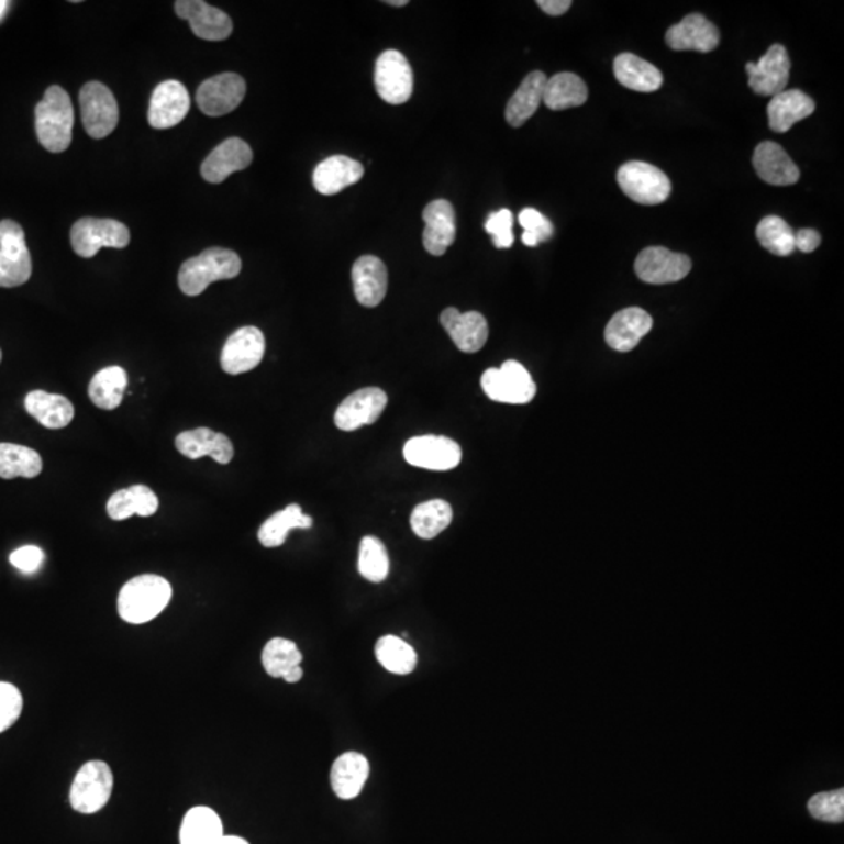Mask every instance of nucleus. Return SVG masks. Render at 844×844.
<instances>
[{
    "label": "nucleus",
    "instance_id": "nucleus-1",
    "mask_svg": "<svg viewBox=\"0 0 844 844\" xmlns=\"http://www.w3.org/2000/svg\"><path fill=\"white\" fill-rule=\"evenodd\" d=\"M171 598L173 587L165 577L143 574L121 588L118 613L129 624L151 623L169 606Z\"/></svg>",
    "mask_w": 844,
    "mask_h": 844
},
{
    "label": "nucleus",
    "instance_id": "nucleus-2",
    "mask_svg": "<svg viewBox=\"0 0 844 844\" xmlns=\"http://www.w3.org/2000/svg\"><path fill=\"white\" fill-rule=\"evenodd\" d=\"M74 109L68 92L62 87L47 88L35 109V129L41 146L52 154L68 149L73 141Z\"/></svg>",
    "mask_w": 844,
    "mask_h": 844
},
{
    "label": "nucleus",
    "instance_id": "nucleus-3",
    "mask_svg": "<svg viewBox=\"0 0 844 844\" xmlns=\"http://www.w3.org/2000/svg\"><path fill=\"white\" fill-rule=\"evenodd\" d=\"M242 268V258L236 252L210 247L180 266L179 288L187 296H199L213 281L235 279Z\"/></svg>",
    "mask_w": 844,
    "mask_h": 844
},
{
    "label": "nucleus",
    "instance_id": "nucleus-4",
    "mask_svg": "<svg viewBox=\"0 0 844 844\" xmlns=\"http://www.w3.org/2000/svg\"><path fill=\"white\" fill-rule=\"evenodd\" d=\"M114 776L110 765L102 760L87 762L70 785L69 802L77 813L101 812L113 793Z\"/></svg>",
    "mask_w": 844,
    "mask_h": 844
},
{
    "label": "nucleus",
    "instance_id": "nucleus-5",
    "mask_svg": "<svg viewBox=\"0 0 844 844\" xmlns=\"http://www.w3.org/2000/svg\"><path fill=\"white\" fill-rule=\"evenodd\" d=\"M617 180L624 195L642 206H658L671 195L668 176L649 163H625L618 169Z\"/></svg>",
    "mask_w": 844,
    "mask_h": 844
},
{
    "label": "nucleus",
    "instance_id": "nucleus-6",
    "mask_svg": "<svg viewBox=\"0 0 844 844\" xmlns=\"http://www.w3.org/2000/svg\"><path fill=\"white\" fill-rule=\"evenodd\" d=\"M32 277V257L24 229L18 222H0V288L21 287Z\"/></svg>",
    "mask_w": 844,
    "mask_h": 844
},
{
    "label": "nucleus",
    "instance_id": "nucleus-7",
    "mask_svg": "<svg viewBox=\"0 0 844 844\" xmlns=\"http://www.w3.org/2000/svg\"><path fill=\"white\" fill-rule=\"evenodd\" d=\"M129 243H131V232L127 225L120 221L84 218L70 229V244L74 252L81 258L95 257L102 247L124 249Z\"/></svg>",
    "mask_w": 844,
    "mask_h": 844
},
{
    "label": "nucleus",
    "instance_id": "nucleus-8",
    "mask_svg": "<svg viewBox=\"0 0 844 844\" xmlns=\"http://www.w3.org/2000/svg\"><path fill=\"white\" fill-rule=\"evenodd\" d=\"M81 122L85 131L95 140L109 136L120 122V107L110 88L101 81H88L79 96Z\"/></svg>",
    "mask_w": 844,
    "mask_h": 844
},
{
    "label": "nucleus",
    "instance_id": "nucleus-9",
    "mask_svg": "<svg viewBox=\"0 0 844 844\" xmlns=\"http://www.w3.org/2000/svg\"><path fill=\"white\" fill-rule=\"evenodd\" d=\"M482 390L491 401L501 403H529L535 398L536 385L521 363L509 360L501 368L484 373Z\"/></svg>",
    "mask_w": 844,
    "mask_h": 844
},
{
    "label": "nucleus",
    "instance_id": "nucleus-10",
    "mask_svg": "<svg viewBox=\"0 0 844 844\" xmlns=\"http://www.w3.org/2000/svg\"><path fill=\"white\" fill-rule=\"evenodd\" d=\"M374 85L377 95L390 106H402L413 95V70L401 52L385 51L376 62Z\"/></svg>",
    "mask_w": 844,
    "mask_h": 844
},
{
    "label": "nucleus",
    "instance_id": "nucleus-11",
    "mask_svg": "<svg viewBox=\"0 0 844 844\" xmlns=\"http://www.w3.org/2000/svg\"><path fill=\"white\" fill-rule=\"evenodd\" d=\"M403 458L417 468L451 471L460 465L462 447L447 436H414L403 446Z\"/></svg>",
    "mask_w": 844,
    "mask_h": 844
},
{
    "label": "nucleus",
    "instance_id": "nucleus-12",
    "mask_svg": "<svg viewBox=\"0 0 844 844\" xmlns=\"http://www.w3.org/2000/svg\"><path fill=\"white\" fill-rule=\"evenodd\" d=\"M246 96V81L235 73H224L203 81L196 95L199 109L207 116L218 118L238 109Z\"/></svg>",
    "mask_w": 844,
    "mask_h": 844
},
{
    "label": "nucleus",
    "instance_id": "nucleus-13",
    "mask_svg": "<svg viewBox=\"0 0 844 844\" xmlns=\"http://www.w3.org/2000/svg\"><path fill=\"white\" fill-rule=\"evenodd\" d=\"M690 271V257L662 246L647 247L635 260L636 276L651 285L674 284L685 279Z\"/></svg>",
    "mask_w": 844,
    "mask_h": 844
},
{
    "label": "nucleus",
    "instance_id": "nucleus-14",
    "mask_svg": "<svg viewBox=\"0 0 844 844\" xmlns=\"http://www.w3.org/2000/svg\"><path fill=\"white\" fill-rule=\"evenodd\" d=\"M790 57L780 44H773L758 63H747L749 88L758 96H776L785 91L790 80Z\"/></svg>",
    "mask_w": 844,
    "mask_h": 844
},
{
    "label": "nucleus",
    "instance_id": "nucleus-15",
    "mask_svg": "<svg viewBox=\"0 0 844 844\" xmlns=\"http://www.w3.org/2000/svg\"><path fill=\"white\" fill-rule=\"evenodd\" d=\"M266 342L260 329L242 327L233 332L221 352V366L231 376L257 368L265 355Z\"/></svg>",
    "mask_w": 844,
    "mask_h": 844
},
{
    "label": "nucleus",
    "instance_id": "nucleus-16",
    "mask_svg": "<svg viewBox=\"0 0 844 844\" xmlns=\"http://www.w3.org/2000/svg\"><path fill=\"white\" fill-rule=\"evenodd\" d=\"M387 403V392L377 387L352 392L336 409V427L343 432H354L363 425H371L379 420Z\"/></svg>",
    "mask_w": 844,
    "mask_h": 844
},
{
    "label": "nucleus",
    "instance_id": "nucleus-17",
    "mask_svg": "<svg viewBox=\"0 0 844 844\" xmlns=\"http://www.w3.org/2000/svg\"><path fill=\"white\" fill-rule=\"evenodd\" d=\"M190 106V95L180 81H162L152 92L147 120L157 131L176 127L187 116Z\"/></svg>",
    "mask_w": 844,
    "mask_h": 844
},
{
    "label": "nucleus",
    "instance_id": "nucleus-18",
    "mask_svg": "<svg viewBox=\"0 0 844 844\" xmlns=\"http://www.w3.org/2000/svg\"><path fill=\"white\" fill-rule=\"evenodd\" d=\"M176 13L180 20L190 22L191 31L198 38L222 41L232 35L231 16L202 0H179L176 2Z\"/></svg>",
    "mask_w": 844,
    "mask_h": 844
},
{
    "label": "nucleus",
    "instance_id": "nucleus-19",
    "mask_svg": "<svg viewBox=\"0 0 844 844\" xmlns=\"http://www.w3.org/2000/svg\"><path fill=\"white\" fill-rule=\"evenodd\" d=\"M422 220L425 222L424 233H422L425 251L433 257H442L444 252L453 246L457 235L453 203L436 199L422 211Z\"/></svg>",
    "mask_w": 844,
    "mask_h": 844
},
{
    "label": "nucleus",
    "instance_id": "nucleus-20",
    "mask_svg": "<svg viewBox=\"0 0 844 844\" xmlns=\"http://www.w3.org/2000/svg\"><path fill=\"white\" fill-rule=\"evenodd\" d=\"M666 44L674 51H698L702 54L717 49L720 44V31L702 14L685 16L679 24L666 32Z\"/></svg>",
    "mask_w": 844,
    "mask_h": 844
},
{
    "label": "nucleus",
    "instance_id": "nucleus-21",
    "mask_svg": "<svg viewBox=\"0 0 844 844\" xmlns=\"http://www.w3.org/2000/svg\"><path fill=\"white\" fill-rule=\"evenodd\" d=\"M653 316L638 307H629L613 314L606 327V342L612 349L629 352L635 349L643 336L653 329Z\"/></svg>",
    "mask_w": 844,
    "mask_h": 844
},
{
    "label": "nucleus",
    "instance_id": "nucleus-22",
    "mask_svg": "<svg viewBox=\"0 0 844 844\" xmlns=\"http://www.w3.org/2000/svg\"><path fill=\"white\" fill-rule=\"evenodd\" d=\"M444 331L453 338L455 346L466 354L479 352L488 340V322L479 312L462 313L449 307L440 316Z\"/></svg>",
    "mask_w": 844,
    "mask_h": 844
},
{
    "label": "nucleus",
    "instance_id": "nucleus-23",
    "mask_svg": "<svg viewBox=\"0 0 844 844\" xmlns=\"http://www.w3.org/2000/svg\"><path fill=\"white\" fill-rule=\"evenodd\" d=\"M355 299L363 307L374 309L384 301L388 290V271L385 263L374 255H363L352 268Z\"/></svg>",
    "mask_w": 844,
    "mask_h": 844
},
{
    "label": "nucleus",
    "instance_id": "nucleus-24",
    "mask_svg": "<svg viewBox=\"0 0 844 844\" xmlns=\"http://www.w3.org/2000/svg\"><path fill=\"white\" fill-rule=\"evenodd\" d=\"M252 160L254 154L246 141L229 138L203 160L201 174L210 184H222L233 173L246 169Z\"/></svg>",
    "mask_w": 844,
    "mask_h": 844
},
{
    "label": "nucleus",
    "instance_id": "nucleus-25",
    "mask_svg": "<svg viewBox=\"0 0 844 844\" xmlns=\"http://www.w3.org/2000/svg\"><path fill=\"white\" fill-rule=\"evenodd\" d=\"M753 163L758 177L766 184L776 185V187L795 185L801 177V171L791 160L790 155L784 151L780 144L773 143V141H765L755 147Z\"/></svg>",
    "mask_w": 844,
    "mask_h": 844
},
{
    "label": "nucleus",
    "instance_id": "nucleus-26",
    "mask_svg": "<svg viewBox=\"0 0 844 844\" xmlns=\"http://www.w3.org/2000/svg\"><path fill=\"white\" fill-rule=\"evenodd\" d=\"M176 447L181 455L191 460H199L209 455L221 465L231 463L235 454L231 440L224 433H216L207 427L181 432L176 438Z\"/></svg>",
    "mask_w": 844,
    "mask_h": 844
},
{
    "label": "nucleus",
    "instance_id": "nucleus-27",
    "mask_svg": "<svg viewBox=\"0 0 844 844\" xmlns=\"http://www.w3.org/2000/svg\"><path fill=\"white\" fill-rule=\"evenodd\" d=\"M303 655L298 644L291 640H269L263 647L262 664L266 674L273 679H284L287 684H298L303 677Z\"/></svg>",
    "mask_w": 844,
    "mask_h": 844
},
{
    "label": "nucleus",
    "instance_id": "nucleus-28",
    "mask_svg": "<svg viewBox=\"0 0 844 844\" xmlns=\"http://www.w3.org/2000/svg\"><path fill=\"white\" fill-rule=\"evenodd\" d=\"M371 766L368 758L360 753L349 751L344 753L333 762L331 771V784L333 793L343 801H351L357 798L365 788L369 779Z\"/></svg>",
    "mask_w": 844,
    "mask_h": 844
},
{
    "label": "nucleus",
    "instance_id": "nucleus-29",
    "mask_svg": "<svg viewBox=\"0 0 844 844\" xmlns=\"http://www.w3.org/2000/svg\"><path fill=\"white\" fill-rule=\"evenodd\" d=\"M365 168L346 155H332L320 163L313 173V185L324 196L338 195L362 180Z\"/></svg>",
    "mask_w": 844,
    "mask_h": 844
},
{
    "label": "nucleus",
    "instance_id": "nucleus-30",
    "mask_svg": "<svg viewBox=\"0 0 844 844\" xmlns=\"http://www.w3.org/2000/svg\"><path fill=\"white\" fill-rule=\"evenodd\" d=\"M814 102L810 96L799 90H785L774 96L768 103V122L773 132L790 131L796 122L806 120L813 114Z\"/></svg>",
    "mask_w": 844,
    "mask_h": 844
},
{
    "label": "nucleus",
    "instance_id": "nucleus-31",
    "mask_svg": "<svg viewBox=\"0 0 844 844\" xmlns=\"http://www.w3.org/2000/svg\"><path fill=\"white\" fill-rule=\"evenodd\" d=\"M24 406L31 417L51 431L65 429L74 420V406L62 395H51L43 390L31 391Z\"/></svg>",
    "mask_w": 844,
    "mask_h": 844
},
{
    "label": "nucleus",
    "instance_id": "nucleus-32",
    "mask_svg": "<svg viewBox=\"0 0 844 844\" xmlns=\"http://www.w3.org/2000/svg\"><path fill=\"white\" fill-rule=\"evenodd\" d=\"M546 81V74L542 70H533L521 81L520 88L510 98L506 109V120L512 127L524 125L540 109Z\"/></svg>",
    "mask_w": 844,
    "mask_h": 844
},
{
    "label": "nucleus",
    "instance_id": "nucleus-33",
    "mask_svg": "<svg viewBox=\"0 0 844 844\" xmlns=\"http://www.w3.org/2000/svg\"><path fill=\"white\" fill-rule=\"evenodd\" d=\"M613 73L623 87L632 91L654 92L664 85L660 69L633 54H620L614 58Z\"/></svg>",
    "mask_w": 844,
    "mask_h": 844
},
{
    "label": "nucleus",
    "instance_id": "nucleus-34",
    "mask_svg": "<svg viewBox=\"0 0 844 844\" xmlns=\"http://www.w3.org/2000/svg\"><path fill=\"white\" fill-rule=\"evenodd\" d=\"M222 836L220 814L210 807H192L181 821L180 844H218Z\"/></svg>",
    "mask_w": 844,
    "mask_h": 844
},
{
    "label": "nucleus",
    "instance_id": "nucleus-35",
    "mask_svg": "<svg viewBox=\"0 0 844 844\" xmlns=\"http://www.w3.org/2000/svg\"><path fill=\"white\" fill-rule=\"evenodd\" d=\"M588 88L579 76L573 73L555 74L544 87L543 102L549 110L562 111L584 106Z\"/></svg>",
    "mask_w": 844,
    "mask_h": 844
},
{
    "label": "nucleus",
    "instance_id": "nucleus-36",
    "mask_svg": "<svg viewBox=\"0 0 844 844\" xmlns=\"http://www.w3.org/2000/svg\"><path fill=\"white\" fill-rule=\"evenodd\" d=\"M313 525L312 517L302 513L301 506L291 503L287 509L274 513L263 523L258 531V542L265 547H279L287 542L288 533L292 529H310Z\"/></svg>",
    "mask_w": 844,
    "mask_h": 844
},
{
    "label": "nucleus",
    "instance_id": "nucleus-37",
    "mask_svg": "<svg viewBox=\"0 0 844 844\" xmlns=\"http://www.w3.org/2000/svg\"><path fill=\"white\" fill-rule=\"evenodd\" d=\"M454 512L449 502L443 499H432L414 507L410 525L422 540H432L446 531L453 523Z\"/></svg>",
    "mask_w": 844,
    "mask_h": 844
},
{
    "label": "nucleus",
    "instance_id": "nucleus-38",
    "mask_svg": "<svg viewBox=\"0 0 844 844\" xmlns=\"http://www.w3.org/2000/svg\"><path fill=\"white\" fill-rule=\"evenodd\" d=\"M127 388V374L120 366L101 369L91 379L88 395L91 402L102 410H114L121 406Z\"/></svg>",
    "mask_w": 844,
    "mask_h": 844
},
{
    "label": "nucleus",
    "instance_id": "nucleus-39",
    "mask_svg": "<svg viewBox=\"0 0 844 844\" xmlns=\"http://www.w3.org/2000/svg\"><path fill=\"white\" fill-rule=\"evenodd\" d=\"M43 471L41 455L31 447L20 444L0 443V477L11 480L16 477L33 479Z\"/></svg>",
    "mask_w": 844,
    "mask_h": 844
},
{
    "label": "nucleus",
    "instance_id": "nucleus-40",
    "mask_svg": "<svg viewBox=\"0 0 844 844\" xmlns=\"http://www.w3.org/2000/svg\"><path fill=\"white\" fill-rule=\"evenodd\" d=\"M376 658L388 673L407 676L418 665L417 651L401 636L385 635L376 644Z\"/></svg>",
    "mask_w": 844,
    "mask_h": 844
},
{
    "label": "nucleus",
    "instance_id": "nucleus-41",
    "mask_svg": "<svg viewBox=\"0 0 844 844\" xmlns=\"http://www.w3.org/2000/svg\"><path fill=\"white\" fill-rule=\"evenodd\" d=\"M358 573L368 582L380 584L387 580L390 573V558L387 547L376 536H365L358 549Z\"/></svg>",
    "mask_w": 844,
    "mask_h": 844
},
{
    "label": "nucleus",
    "instance_id": "nucleus-42",
    "mask_svg": "<svg viewBox=\"0 0 844 844\" xmlns=\"http://www.w3.org/2000/svg\"><path fill=\"white\" fill-rule=\"evenodd\" d=\"M758 243L765 247L766 251L771 252L777 257H788L793 254L795 247V231L779 216H766L758 222L757 231Z\"/></svg>",
    "mask_w": 844,
    "mask_h": 844
},
{
    "label": "nucleus",
    "instance_id": "nucleus-43",
    "mask_svg": "<svg viewBox=\"0 0 844 844\" xmlns=\"http://www.w3.org/2000/svg\"><path fill=\"white\" fill-rule=\"evenodd\" d=\"M809 812L817 820L825 823H843L844 790L825 791L812 796L809 801Z\"/></svg>",
    "mask_w": 844,
    "mask_h": 844
},
{
    "label": "nucleus",
    "instance_id": "nucleus-44",
    "mask_svg": "<svg viewBox=\"0 0 844 844\" xmlns=\"http://www.w3.org/2000/svg\"><path fill=\"white\" fill-rule=\"evenodd\" d=\"M521 227L524 229L523 243L525 246L535 247L540 243L547 242L553 238L554 225L553 222L543 216L538 210L524 209L520 213Z\"/></svg>",
    "mask_w": 844,
    "mask_h": 844
},
{
    "label": "nucleus",
    "instance_id": "nucleus-45",
    "mask_svg": "<svg viewBox=\"0 0 844 844\" xmlns=\"http://www.w3.org/2000/svg\"><path fill=\"white\" fill-rule=\"evenodd\" d=\"M24 699L20 688L13 684L0 682V734L9 731L21 718Z\"/></svg>",
    "mask_w": 844,
    "mask_h": 844
},
{
    "label": "nucleus",
    "instance_id": "nucleus-46",
    "mask_svg": "<svg viewBox=\"0 0 844 844\" xmlns=\"http://www.w3.org/2000/svg\"><path fill=\"white\" fill-rule=\"evenodd\" d=\"M513 213L502 209L495 211L485 222V231L492 236V244L498 249H510L513 246Z\"/></svg>",
    "mask_w": 844,
    "mask_h": 844
},
{
    "label": "nucleus",
    "instance_id": "nucleus-47",
    "mask_svg": "<svg viewBox=\"0 0 844 844\" xmlns=\"http://www.w3.org/2000/svg\"><path fill=\"white\" fill-rule=\"evenodd\" d=\"M44 553L38 546H22L10 555V563L24 574L38 571L43 566Z\"/></svg>",
    "mask_w": 844,
    "mask_h": 844
},
{
    "label": "nucleus",
    "instance_id": "nucleus-48",
    "mask_svg": "<svg viewBox=\"0 0 844 844\" xmlns=\"http://www.w3.org/2000/svg\"><path fill=\"white\" fill-rule=\"evenodd\" d=\"M107 513L113 521H124L136 514L131 488L116 491L111 496L109 503H107Z\"/></svg>",
    "mask_w": 844,
    "mask_h": 844
},
{
    "label": "nucleus",
    "instance_id": "nucleus-49",
    "mask_svg": "<svg viewBox=\"0 0 844 844\" xmlns=\"http://www.w3.org/2000/svg\"><path fill=\"white\" fill-rule=\"evenodd\" d=\"M133 502H135V512L138 517L147 518L157 513L158 498L154 491L146 485H133L131 487Z\"/></svg>",
    "mask_w": 844,
    "mask_h": 844
},
{
    "label": "nucleus",
    "instance_id": "nucleus-50",
    "mask_svg": "<svg viewBox=\"0 0 844 844\" xmlns=\"http://www.w3.org/2000/svg\"><path fill=\"white\" fill-rule=\"evenodd\" d=\"M821 244V235L813 229H801L795 232V247L804 254L817 251Z\"/></svg>",
    "mask_w": 844,
    "mask_h": 844
},
{
    "label": "nucleus",
    "instance_id": "nucleus-51",
    "mask_svg": "<svg viewBox=\"0 0 844 844\" xmlns=\"http://www.w3.org/2000/svg\"><path fill=\"white\" fill-rule=\"evenodd\" d=\"M536 5L544 11V13L551 14V16H562L566 11L571 9V0H538Z\"/></svg>",
    "mask_w": 844,
    "mask_h": 844
},
{
    "label": "nucleus",
    "instance_id": "nucleus-52",
    "mask_svg": "<svg viewBox=\"0 0 844 844\" xmlns=\"http://www.w3.org/2000/svg\"><path fill=\"white\" fill-rule=\"evenodd\" d=\"M218 844H249V842H247V840L242 839V836L224 835L222 836L220 842H218Z\"/></svg>",
    "mask_w": 844,
    "mask_h": 844
},
{
    "label": "nucleus",
    "instance_id": "nucleus-53",
    "mask_svg": "<svg viewBox=\"0 0 844 844\" xmlns=\"http://www.w3.org/2000/svg\"><path fill=\"white\" fill-rule=\"evenodd\" d=\"M387 5L406 7L409 5V2L407 0H387Z\"/></svg>",
    "mask_w": 844,
    "mask_h": 844
},
{
    "label": "nucleus",
    "instance_id": "nucleus-54",
    "mask_svg": "<svg viewBox=\"0 0 844 844\" xmlns=\"http://www.w3.org/2000/svg\"><path fill=\"white\" fill-rule=\"evenodd\" d=\"M10 3L3 2V0H0V20H2L3 16H5L7 10H9Z\"/></svg>",
    "mask_w": 844,
    "mask_h": 844
},
{
    "label": "nucleus",
    "instance_id": "nucleus-55",
    "mask_svg": "<svg viewBox=\"0 0 844 844\" xmlns=\"http://www.w3.org/2000/svg\"><path fill=\"white\" fill-rule=\"evenodd\" d=\"M0 360H2V351H0Z\"/></svg>",
    "mask_w": 844,
    "mask_h": 844
}]
</instances>
